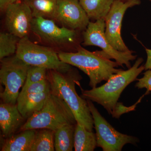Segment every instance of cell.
Instances as JSON below:
<instances>
[{"mask_svg": "<svg viewBox=\"0 0 151 151\" xmlns=\"http://www.w3.org/2000/svg\"><path fill=\"white\" fill-rule=\"evenodd\" d=\"M81 78L78 70L72 68L65 73L53 70L47 71L51 92L65 101L77 123L93 132L94 121L87 100L78 96L76 90V84L79 83Z\"/></svg>", "mask_w": 151, "mask_h": 151, "instance_id": "obj_1", "label": "cell"}, {"mask_svg": "<svg viewBox=\"0 0 151 151\" xmlns=\"http://www.w3.org/2000/svg\"><path fill=\"white\" fill-rule=\"evenodd\" d=\"M63 62L75 66L88 76L89 85L92 88L97 87L102 81H108L113 75L122 69L116 61L103 50L91 52L81 46L75 52L58 53Z\"/></svg>", "mask_w": 151, "mask_h": 151, "instance_id": "obj_2", "label": "cell"}, {"mask_svg": "<svg viewBox=\"0 0 151 151\" xmlns=\"http://www.w3.org/2000/svg\"><path fill=\"white\" fill-rule=\"evenodd\" d=\"M143 61L142 58H139L132 67L113 74L102 86L90 90L82 89L81 97L100 104L109 114L113 115L122 92L145 70V65H141Z\"/></svg>", "mask_w": 151, "mask_h": 151, "instance_id": "obj_3", "label": "cell"}, {"mask_svg": "<svg viewBox=\"0 0 151 151\" xmlns=\"http://www.w3.org/2000/svg\"><path fill=\"white\" fill-rule=\"evenodd\" d=\"M31 32L41 45L58 53L75 52L83 42L82 32L60 27L53 20L41 17L33 18Z\"/></svg>", "mask_w": 151, "mask_h": 151, "instance_id": "obj_4", "label": "cell"}, {"mask_svg": "<svg viewBox=\"0 0 151 151\" xmlns=\"http://www.w3.org/2000/svg\"><path fill=\"white\" fill-rule=\"evenodd\" d=\"M70 108L60 97L51 92L43 108L27 120L18 132L29 129H48L55 132L68 124H76Z\"/></svg>", "mask_w": 151, "mask_h": 151, "instance_id": "obj_5", "label": "cell"}, {"mask_svg": "<svg viewBox=\"0 0 151 151\" xmlns=\"http://www.w3.org/2000/svg\"><path fill=\"white\" fill-rule=\"evenodd\" d=\"M30 66L16 54L1 60L0 82L4 86L0 93L2 103L17 104L19 91L24 85Z\"/></svg>", "mask_w": 151, "mask_h": 151, "instance_id": "obj_6", "label": "cell"}, {"mask_svg": "<svg viewBox=\"0 0 151 151\" xmlns=\"http://www.w3.org/2000/svg\"><path fill=\"white\" fill-rule=\"evenodd\" d=\"M16 55L31 66H39L62 73L68 72L71 65L60 59L58 52L49 47L34 43L28 37L20 39Z\"/></svg>", "mask_w": 151, "mask_h": 151, "instance_id": "obj_7", "label": "cell"}, {"mask_svg": "<svg viewBox=\"0 0 151 151\" xmlns=\"http://www.w3.org/2000/svg\"><path fill=\"white\" fill-rule=\"evenodd\" d=\"M87 100L94 121L96 131L97 147L103 151H121L128 144L136 145L138 138L120 133L115 129L100 114L91 100Z\"/></svg>", "mask_w": 151, "mask_h": 151, "instance_id": "obj_8", "label": "cell"}, {"mask_svg": "<svg viewBox=\"0 0 151 151\" xmlns=\"http://www.w3.org/2000/svg\"><path fill=\"white\" fill-rule=\"evenodd\" d=\"M105 29V19L90 21L86 29L82 32V45L99 47L112 59L115 60L119 66L124 67L125 65L127 68H130L131 61L136 59L137 55L133 54L134 52L132 50L122 52L114 48L106 38Z\"/></svg>", "mask_w": 151, "mask_h": 151, "instance_id": "obj_9", "label": "cell"}, {"mask_svg": "<svg viewBox=\"0 0 151 151\" xmlns=\"http://www.w3.org/2000/svg\"><path fill=\"white\" fill-rule=\"evenodd\" d=\"M141 4L140 0H115L105 18V35L114 48L122 52L130 50L124 43L121 35L122 23L128 9Z\"/></svg>", "mask_w": 151, "mask_h": 151, "instance_id": "obj_10", "label": "cell"}, {"mask_svg": "<svg viewBox=\"0 0 151 151\" xmlns=\"http://www.w3.org/2000/svg\"><path fill=\"white\" fill-rule=\"evenodd\" d=\"M5 24L8 32L21 39L29 37L33 17L28 5L22 0L9 5L4 12Z\"/></svg>", "mask_w": 151, "mask_h": 151, "instance_id": "obj_11", "label": "cell"}, {"mask_svg": "<svg viewBox=\"0 0 151 151\" xmlns=\"http://www.w3.org/2000/svg\"><path fill=\"white\" fill-rule=\"evenodd\" d=\"M53 20L62 27L81 32L90 22L79 0H58Z\"/></svg>", "mask_w": 151, "mask_h": 151, "instance_id": "obj_12", "label": "cell"}, {"mask_svg": "<svg viewBox=\"0 0 151 151\" xmlns=\"http://www.w3.org/2000/svg\"><path fill=\"white\" fill-rule=\"evenodd\" d=\"M26 120L15 105L2 103L0 105V127L3 137H10L18 132Z\"/></svg>", "mask_w": 151, "mask_h": 151, "instance_id": "obj_13", "label": "cell"}, {"mask_svg": "<svg viewBox=\"0 0 151 151\" xmlns=\"http://www.w3.org/2000/svg\"><path fill=\"white\" fill-rule=\"evenodd\" d=\"M50 93L51 89L42 93L19 96L17 103L18 108L26 121L43 108Z\"/></svg>", "mask_w": 151, "mask_h": 151, "instance_id": "obj_14", "label": "cell"}, {"mask_svg": "<svg viewBox=\"0 0 151 151\" xmlns=\"http://www.w3.org/2000/svg\"><path fill=\"white\" fill-rule=\"evenodd\" d=\"M37 130H24L5 139L1 151H29Z\"/></svg>", "mask_w": 151, "mask_h": 151, "instance_id": "obj_15", "label": "cell"}, {"mask_svg": "<svg viewBox=\"0 0 151 151\" xmlns=\"http://www.w3.org/2000/svg\"><path fill=\"white\" fill-rule=\"evenodd\" d=\"M89 19H105L115 0H79Z\"/></svg>", "mask_w": 151, "mask_h": 151, "instance_id": "obj_16", "label": "cell"}, {"mask_svg": "<svg viewBox=\"0 0 151 151\" xmlns=\"http://www.w3.org/2000/svg\"><path fill=\"white\" fill-rule=\"evenodd\" d=\"M97 147L96 133L88 131L79 123L76 125L74 148L76 151H93Z\"/></svg>", "mask_w": 151, "mask_h": 151, "instance_id": "obj_17", "label": "cell"}, {"mask_svg": "<svg viewBox=\"0 0 151 151\" xmlns=\"http://www.w3.org/2000/svg\"><path fill=\"white\" fill-rule=\"evenodd\" d=\"M76 124H68L55 132L54 147L56 151H72Z\"/></svg>", "mask_w": 151, "mask_h": 151, "instance_id": "obj_18", "label": "cell"}, {"mask_svg": "<svg viewBox=\"0 0 151 151\" xmlns=\"http://www.w3.org/2000/svg\"><path fill=\"white\" fill-rule=\"evenodd\" d=\"M29 7L33 17L54 20L58 0H22Z\"/></svg>", "mask_w": 151, "mask_h": 151, "instance_id": "obj_19", "label": "cell"}, {"mask_svg": "<svg viewBox=\"0 0 151 151\" xmlns=\"http://www.w3.org/2000/svg\"><path fill=\"white\" fill-rule=\"evenodd\" d=\"M54 131L40 129L36 132L29 151H54Z\"/></svg>", "mask_w": 151, "mask_h": 151, "instance_id": "obj_20", "label": "cell"}, {"mask_svg": "<svg viewBox=\"0 0 151 151\" xmlns=\"http://www.w3.org/2000/svg\"><path fill=\"white\" fill-rule=\"evenodd\" d=\"M20 38L8 32L0 33V60L16 53Z\"/></svg>", "mask_w": 151, "mask_h": 151, "instance_id": "obj_21", "label": "cell"}, {"mask_svg": "<svg viewBox=\"0 0 151 151\" xmlns=\"http://www.w3.org/2000/svg\"><path fill=\"white\" fill-rule=\"evenodd\" d=\"M46 68L39 66H30L28 70L26 79L23 86L47 79V71Z\"/></svg>", "mask_w": 151, "mask_h": 151, "instance_id": "obj_22", "label": "cell"}, {"mask_svg": "<svg viewBox=\"0 0 151 151\" xmlns=\"http://www.w3.org/2000/svg\"><path fill=\"white\" fill-rule=\"evenodd\" d=\"M51 89L48 79L32 83L26 86H23L19 96H23L29 94L42 93Z\"/></svg>", "mask_w": 151, "mask_h": 151, "instance_id": "obj_23", "label": "cell"}, {"mask_svg": "<svg viewBox=\"0 0 151 151\" xmlns=\"http://www.w3.org/2000/svg\"><path fill=\"white\" fill-rule=\"evenodd\" d=\"M143 74V77L137 79L138 82L135 84V87L138 89L145 88L147 89L146 93L143 95L144 96L151 93V69L147 70Z\"/></svg>", "mask_w": 151, "mask_h": 151, "instance_id": "obj_24", "label": "cell"}, {"mask_svg": "<svg viewBox=\"0 0 151 151\" xmlns=\"http://www.w3.org/2000/svg\"><path fill=\"white\" fill-rule=\"evenodd\" d=\"M142 98V97H141L140 99H139L137 103L130 107H126V106H124L123 103H117L114 112H113V115H112V116L114 118L119 119L122 114L125 113H128V112H129L130 111H134L136 108V105L138 103H139V102H140Z\"/></svg>", "mask_w": 151, "mask_h": 151, "instance_id": "obj_25", "label": "cell"}, {"mask_svg": "<svg viewBox=\"0 0 151 151\" xmlns=\"http://www.w3.org/2000/svg\"><path fill=\"white\" fill-rule=\"evenodd\" d=\"M146 53H147V58L145 63V70L151 69V49H148L144 46Z\"/></svg>", "mask_w": 151, "mask_h": 151, "instance_id": "obj_26", "label": "cell"}, {"mask_svg": "<svg viewBox=\"0 0 151 151\" xmlns=\"http://www.w3.org/2000/svg\"><path fill=\"white\" fill-rule=\"evenodd\" d=\"M20 0H0V10L2 12H4L9 5Z\"/></svg>", "mask_w": 151, "mask_h": 151, "instance_id": "obj_27", "label": "cell"}, {"mask_svg": "<svg viewBox=\"0 0 151 151\" xmlns=\"http://www.w3.org/2000/svg\"><path fill=\"white\" fill-rule=\"evenodd\" d=\"M126 1H128V0H126ZM149 1H150L151 2V0H148Z\"/></svg>", "mask_w": 151, "mask_h": 151, "instance_id": "obj_28", "label": "cell"}]
</instances>
